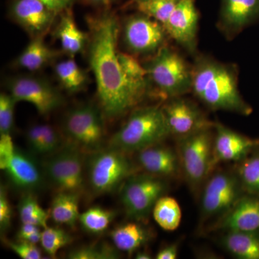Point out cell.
Instances as JSON below:
<instances>
[{"label": "cell", "mask_w": 259, "mask_h": 259, "mask_svg": "<svg viewBox=\"0 0 259 259\" xmlns=\"http://www.w3.org/2000/svg\"><path fill=\"white\" fill-rule=\"evenodd\" d=\"M88 58L104 116L115 118L144 100L149 88L147 71L134 56L118 50V22L112 14L90 19Z\"/></svg>", "instance_id": "1"}, {"label": "cell", "mask_w": 259, "mask_h": 259, "mask_svg": "<svg viewBox=\"0 0 259 259\" xmlns=\"http://www.w3.org/2000/svg\"><path fill=\"white\" fill-rule=\"evenodd\" d=\"M192 93L210 110L244 116L253 112L238 90V71L234 66L209 56L196 58L192 66Z\"/></svg>", "instance_id": "2"}, {"label": "cell", "mask_w": 259, "mask_h": 259, "mask_svg": "<svg viewBox=\"0 0 259 259\" xmlns=\"http://www.w3.org/2000/svg\"><path fill=\"white\" fill-rule=\"evenodd\" d=\"M170 136L162 107L136 109L112 136L110 147L125 153H139Z\"/></svg>", "instance_id": "3"}, {"label": "cell", "mask_w": 259, "mask_h": 259, "mask_svg": "<svg viewBox=\"0 0 259 259\" xmlns=\"http://www.w3.org/2000/svg\"><path fill=\"white\" fill-rule=\"evenodd\" d=\"M144 66L148 81L163 98L170 100L192 92V67L173 49L164 46Z\"/></svg>", "instance_id": "4"}, {"label": "cell", "mask_w": 259, "mask_h": 259, "mask_svg": "<svg viewBox=\"0 0 259 259\" xmlns=\"http://www.w3.org/2000/svg\"><path fill=\"white\" fill-rule=\"evenodd\" d=\"M213 128L178 139L181 169L193 189L202 185L212 170Z\"/></svg>", "instance_id": "5"}, {"label": "cell", "mask_w": 259, "mask_h": 259, "mask_svg": "<svg viewBox=\"0 0 259 259\" xmlns=\"http://www.w3.org/2000/svg\"><path fill=\"white\" fill-rule=\"evenodd\" d=\"M134 175V167L127 153L117 148L97 151L89 163V182L95 193L113 192Z\"/></svg>", "instance_id": "6"}, {"label": "cell", "mask_w": 259, "mask_h": 259, "mask_svg": "<svg viewBox=\"0 0 259 259\" xmlns=\"http://www.w3.org/2000/svg\"><path fill=\"white\" fill-rule=\"evenodd\" d=\"M166 190L162 177L148 173L130 177L122 185L120 194L127 217L139 222L147 220Z\"/></svg>", "instance_id": "7"}, {"label": "cell", "mask_w": 259, "mask_h": 259, "mask_svg": "<svg viewBox=\"0 0 259 259\" xmlns=\"http://www.w3.org/2000/svg\"><path fill=\"white\" fill-rule=\"evenodd\" d=\"M44 173L59 192L79 194L84 187L83 157L77 145L61 147L44 163Z\"/></svg>", "instance_id": "8"}, {"label": "cell", "mask_w": 259, "mask_h": 259, "mask_svg": "<svg viewBox=\"0 0 259 259\" xmlns=\"http://www.w3.org/2000/svg\"><path fill=\"white\" fill-rule=\"evenodd\" d=\"M245 194L236 173L221 171L209 178L201 198L204 219L223 216ZM220 217V218H221Z\"/></svg>", "instance_id": "9"}, {"label": "cell", "mask_w": 259, "mask_h": 259, "mask_svg": "<svg viewBox=\"0 0 259 259\" xmlns=\"http://www.w3.org/2000/svg\"><path fill=\"white\" fill-rule=\"evenodd\" d=\"M103 116L101 109L92 104L76 107L65 118V133L74 144L88 150L98 149L105 137Z\"/></svg>", "instance_id": "10"}, {"label": "cell", "mask_w": 259, "mask_h": 259, "mask_svg": "<svg viewBox=\"0 0 259 259\" xmlns=\"http://www.w3.org/2000/svg\"><path fill=\"white\" fill-rule=\"evenodd\" d=\"M166 29L157 20L148 15L130 17L123 28V42L130 52L134 54H156L164 47Z\"/></svg>", "instance_id": "11"}, {"label": "cell", "mask_w": 259, "mask_h": 259, "mask_svg": "<svg viewBox=\"0 0 259 259\" xmlns=\"http://www.w3.org/2000/svg\"><path fill=\"white\" fill-rule=\"evenodd\" d=\"M7 86L17 102L31 104L41 115H47L60 106L62 97L46 80L32 76H19L8 80Z\"/></svg>", "instance_id": "12"}, {"label": "cell", "mask_w": 259, "mask_h": 259, "mask_svg": "<svg viewBox=\"0 0 259 259\" xmlns=\"http://www.w3.org/2000/svg\"><path fill=\"white\" fill-rule=\"evenodd\" d=\"M162 109L169 134L178 139L214 127V123L206 117L194 102L182 97L170 99Z\"/></svg>", "instance_id": "13"}, {"label": "cell", "mask_w": 259, "mask_h": 259, "mask_svg": "<svg viewBox=\"0 0 259 259\" xmlns=\"http://www.w3.org/2000/svg\"><path fill=\"white\" fill-rule=\"evenodd\" d=\"M212 169L221 162H239L259 146V139L238 134L219 122L214 125Z\"/></svg>", "instance_id": "14"}, {"label": "cell", "mask_w": 259, "mask_h": 259, "mask_svg": "<svg viewBox=\"0 0 259 259\" xmlns=\"http://www.w3.org/2000/svg\"><path fill=\"white\" fill-rule=\"evenodd\" d=\"M259 20V0H222L218 27L228 39Z\"/></svg>", "instance_id": "15"}, {"label": "cell", "mask_w": 259, "mask_h": 259, "mask_svg": "<svg viewBox=\"0 0 259 259\" xmlns=\"http://www.w3.org/2000/svg\"><path fill=\"white\" fill-rule=\"evenodd\" d=\"M12 18L32 37L44 36L51 28L56 16L40 0H16L11 8Z\"/></svg>", "instance_id": "16"}, {"label": "cell", "mask_w": 259, "mask_h": 259, "mask_svg": "<svg viewBox=\"0 0 259 259\" xmlns=\"http://www.w3.org/2000/svg\"><path fill=\"white\" fill-rule=\"evenodd\" d=\"M199 15L194 0H179L166 26L167 34L188 51L197 44Z\"/></svg>", "instance_id": "17"}, {"label": "cell", "mask_w": 259, "mask_h": 259, "mask_svg": "<svg viewBox=\"0 0 259 259\" xmlns=\"http://www.w3.org/2000/svg\"><path fill=\"white\" fill-rule=\"evenodd\" d=\"M5 171L17 188L31 193L42 189L47 178L35 158L18 148L15 149L14 156Z\"/></svg>", "instance_id": "18"}, {"label": "cell", "mask_w": 259, "mask_h": 259, "mask_svg": "<svg viewBox=\"0 0 259 259\" xmlns=\"http://www.w3.org/2000/svg\"><path fill=\"white\" fill-rule=\"evenodd\" d=\"M223 231H259V197L244 194L214 226Z\"/></svg>", "instance_id": "19"}, {"label": "cell", "mask_w": 259, "mask_h": 259, "mask_svg": "<svg viewBox=\"0 0 259 259\" xmlns=\"http://www.w3.org/2000/svg\"><path fill=\"white\" fill-rule=\"evenodd\" d=\"M138 161L146 173L162 178L177 176L182 170L178 153L161 144L139 151Z\"/></svg>", "instance_id": "20"}, {"label": "cell", "mask_w": 259, "mask_h": 259, "mask_svg": "<svg viewBox=\"0 0 259 259\" xmlns=\"http://www.w3.org/2000/svg\"><path fill=\"white\" fill-rule=\"evenodd\" d=\"M221 245L239 259H259V231H226Z\"/></svg>", "instance_id": "21"}, {"label": "cell", "mask_w": 259, "mask_h": 259, "mask_svg": "<svg viewBox=\"0 0 259 259\" xmlns=\"http://www.w3.org/2000/svg\"><path fill=\"white\" fill-rule=\"evenodd\" d=\"M110 236L115 248L128 254L137 252L151 238V233L139 221L117 227Z\"/></svg>", "instance_id": "22"}, {"label": "cell", "mask_w": 259, "mask_h": 259, "mask_svg": "<svg viewBox=\"0 0 259 259\" xmlns=\"http://www.w3.org/2000/svg\"><path fill=\"white\" fill-rule=\"evenodd\" d=\"M56 35L66 54L74 57L88 47V35L76 25L71 13L64 12L56 29Z\"/></svg>", "instance_id": "23"}, {"label": "cell", "mask_w": 259, "mask_h": 259, "mask_svg": "<svg viewBox=\"0 0 259 259\" xmlns=\"http://www.w3.org/2000/svg\"><path fill=\"white\" fill-rule=\"evenodd\" d=\"M27 142L32 153L37 156H50L61 148L59 133L46 124L32 126L27 133Z\"/></svg>", "instance_id": "24"}, {"label": "cell", "mask_w": 259, "mask_h": 259, "mask_svg": "<svg viewBox=\"0 0 259 259\" xmlns=\"http://www.w3.org/2000/svg\"><path fill=\"white\" fill-rule=\"evenodd\" d=\"M57 55V52L46 44L44 36L32 37L16 60L19 67L35 71L42 69Z\"/></svg>", "instance_id": "25"}, {"label": "cell", "mask_w": 259, "mask_h": 259, "mask_svg": "<svg viewBox=\"0 0 259 259\" xmlns=\"http://www.w3.org/2000/svg\"><path fill=\"white\" fill-rule=\"evenodd\" d=\"M79 194L59 192L53 199L50 216L59 225L74 227L79 221Z\"/></svg>", "instance_id": "26"}, {"label": "cell", "mask_w": 259, "mask_h": 259, "mask_svg": "<svg viewBox=\"0 0 259 259\" xmlns=\"http://www.w3.org/2000/svg\"><path fill=\"white\" fill-rule=\"evenodd\" d=\"M54 71L61 87L68 93H79L88 85V74L72 57L58 63Z\"/></svg>", "instance_id": "27"}, {"label": "cell", "mask_w": 259, "mask_h": 259, "mask_svg": "<svg viewBox=\"0 0 259 259\" xmlns=\"http://www.w3.org/2000/svg\"><path fill=\"white\" fill-rule=\"evenodd\" d=\"M152 213L156 223L164 231H175L180 226L182 210L173 197L162 196L155 204Z\"/></svg>", "instance_id": "28"}, {"label": "cell", "mask_w": 259, "mask_h": 259, "mask_svg": "<svg viewBox=\"0 0 259 259\" xmlns=\"http://www.w3.org/2000/svg\"><path fill=\"white\" fill-rule=\"evenodd\" d=\"M238 163L236 173L245 193L259 197V146Z\"/></svg>", "instance_id": "29"}, {"label": "cell", "mask_w": 259, "mask_h": 259, "mask_svg": "<svg viewBox=\"0 0 259 259\" xmlns=\"http://www.w3.org/2000/svg\"><path fill=\"white\" fill-rule=\"evenodd\" d=\"M18 212L22 223H29L40 228H47L50 214L40 207L36 197L31 192H27L20 199Z\"/></svg>", "instance_id": "30"}, {"label": "cell", "mask_w": 259, "mask_h": 259, "mask_svg": "<svg viewBox=\"0 0 259 259\" xmlns=\"http://www.w3.org/2000/svg\"><path fill=\"white\" fill-rule=\"evenodd\" d=\"M115 217L116 213L114 211L93 207L81 213L79 221L85 231L99 234L106 231Z\"/></svg>", "instance_id": "31"}, {"label": "cell", "mask_w": 259, "mask_h": 259, "mask_svg": "<svg viewBox=\"0 0 259 259\" xmlns=\"http://www.w3.org/2000/svg\"><path fill=\"white\" fill-rule=\"evenodd\" d=\"M179 0H145L138 3V8L143 14L159 22L166 26Z\"/></svg>", "instance_id": "32"}, {"label": "cell", "mask_w": 259, "mask_h": 259, "mask_svg": "<svg viewBox=\"0 0 259 259\" xmlns=\"http://www.w3.org/2000/svg\"><path fill=\"white\" fill-rule=\"evenodd\" d=\"M72 240L64 230L47 227L41 233L40 243L48 255L55 257L59 250L70 244Z\"/></svg>", "instance_id": "33"}, {"label": "cell", "mask_w": 259, "mask_h": 259, "mask_svg": "<svg viewBox=\"0 0 259 259\" xmlns=\"http://www.w3.org/2000/svg\"><path fill=\"white\" fill-rule=\"evenodd\" d=\"M68 258L72 259H115L119 253L109 245L84 246L71 250Z\"/></svg>", "instance_id": "34"}, {"label": "cell", "mask_w": 259, "mask_h": 259, "mask_svg": "<svg viewBox=\"0 0 259 259\" xmlns=\"http://www.w3.org/2000/svg\"><path fill=\"white\" fill-rule=\"evenodd\" d=\"M17 102L10 94L2 93L0 95V134H10L13 131Z\"/></svg>", "instance_id": "35"}, {"label": "cell", "mask_w": 259, "mask_h": 259, "mask_svg": "<svg viewBox=\"0 0 259 259\" xmlns=\"http://www.w3.org/2000/svg\"><path fill=\"white\" fill-rule=\"evenodd\" d=\"M8 246L23 259L42 258V253L35 243L21 241L19 242H7Z\"/></svg>", "instance_id": "36"}, {"label": "cell", "mask_w": 259, "mask_h": 259, "mask_svg": "<svg viewBox=\"0 0 259 259\" xmlns=\"http://www.w3.org/2000/svg\"><path fill=\"white\" fill-rule=\"evenodd\" d=\"M14 144L10 134H0V168L6 169L15 153Z\"/></svg>", "instance_id": "37"}, {"label": "cell", "mask_w": 259, "mask_h": 259, "mask_svg": "<svg viewBox=\"0 0 259 259\" xmlns=\"http://www.w3.org/2000/svg\"><path fill=\"white\" fill-rule=\"evenodd\" d=\"M12 211L9 199L4 187L0 190V229L2 233L8 231L11 225Z\"/></svg>", "instance_id": "38"}, {"label": "cell", "mask_w": 259, "mask_h": 259, "mask_svg": "<svg viewBox=\"0 0 259 259\" xmlns=\"http://www.w3.org/2000/svg\"><path fill=\"white\" fill-rule=\"evenodd\" d=\"M40 227L35 225L23 223L21 228L19 230L18 238L21 241H28L37 244L40 241V238H41L42 232H40Z\"/></svg>", "instance_id": "39"}, {"label": "cell", "mask_w": 259, "mask_h": 259, "mask_svg": "<svg viewBox=\"0 0 259 259\" xmlns=\"http://www.w3.org/2000/svg\"><path fill=\"white\" fill-rule=\"evenodd\" d=\"M40 1L58 15L67 11L69 8L72 5L74 0H40Z\"/></svg>", "instance_id": "40"}, {"label": "cell", "mask_w": 259, "mask_h": 259, "mask_svg": "<svg viewBox=\"0 0 259 259\" xmlns=\"http://www.w3.org/2000/svg\"><path fill=\"white\" fill-rule=\"evenodd\" d=\"M178 245L177 243L167 245L158 252L156 259H175L178 255Z\"/></svg>", "instance_id": "41"}, {"label": "cell", "mask_w": 259, "mask_h": 259, "mask_svg": "<svg viewBox=\"0 0 259 259\" xmlns=\"http://www.w3.org/2000/svg\"><path fill=\"white\" fill-rule=\"evenodd\" d=\"M151 258H152L151 255L146 251H141V250H138L137 253H136V258L137 259H150Z\"/></svg>", "instance_id": "42"}, {"label": "cell", "mask_w": 259, "mask_h": 259, "mask_svg": "<svg viewBox=\"0 0 259 259\" xmlns=\"http://www.w3.org/2000/svg\"><path fill=\"white\" fill-rule=\"evenodd\" d=\"M89 1L95 5H107L112 3L114 0H89Z\"/></svg>", "instance_id": "43"}, {"label": "cell", "mask_w": 259, "mask_h": 259, "mask_svg": "<svg viewBox=\"0 0 259 259\" xmlns=\"http://www.w3.org/2000/svg\"><path fill=\"white\" fill-rule=\"evenodd\" d=\"M135 1H136L138 4V3H142V2L145 1V0H135Z\"/></svg>", "instance_id": "44"}]
</instances>
